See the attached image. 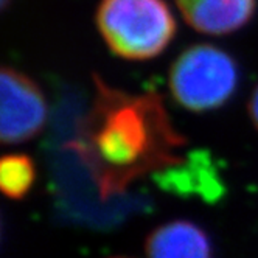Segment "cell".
I'll return each instance as SVG.
<instances>
[{"mask_svg": "<svg viewBox=\"0 0 258 258\" xmlns=\"http://www.w3.org/2000/svg\"><path fill=\"white\" fill-rule=\"evenodd\" d=\"M183 143L154 95H127L97 83V98L80 136L78 153L87 162L103 195L174 163Z\"/></svg>", "mask_w": 258, "mask_h": 258, "instance_id": "obj_1", "label": "cell"}, {"mask_svg": "<svg viewBox=\"0 0 258 258\" xmlns=\"http://www.w3.org/2000/svg\"><path fill=\"white\" fill-rule=\"evenodd\" d=\"M95 21L109 50L127 61L159 56L176 34V21L163 0H100Z\"/></svg>", "mask_w": 258, "mask_h": 258, "instance_id": "obj_2", "label": "cell"}, {"mask_svg": "<svg viewBox=\"0 0 258 258\" xmlns=\"http://www.w3.org/2000/svg\"><path fill=\"white\" fill-rule=\"evenodd\" d=\"M239 81L238 66L227 51L212 44H195L174 59L168 87L174 101L190 112L224 106Z\"/></svg>", "mask_w": 258, "mask_h": 258, "instance_id": "obj_3", "label": "cell"}, {"mask_svg": "<svg viewBox=\"0 0 258 258\" xmlns=\"http://www.w3.org/2000/svg\"><path fill=\"white\" fill-rule=\"evenodd\" d=\"M0 139L19 145L38 136L48 117L44 92L24 72L5 66L0 72Z\"/></svg>", "mask_w": 258, "mask_h": 258, "instance_id": "obj_4", "label": "cell"}, {"mask_svg": "<svg viewBox=\"0 0 258 258\" xmlns=\"http://www.w3.org/2000/svg\"><path fill=\"white\" fill-rule=\"evenodd\" d=\"M183 21L204 34H229L247 25L256 0H176Z\"/></svg>", "mask_w": 258, "mask_h": 258, "instance_id": "obj_5", "label": "cell"}, {"mask_svg": "<svg viewBox=\"0 0 258 258\" xmlns=\"http://www.w3.org/2000/svg\"><path fill=\"white\" fill-rule=\"evenodd\" d=\"M146 258H212L206 230L187 219H174L156 227L145 241Z\"/></svg>", "mask_w": 258, "mask_h": 258, "instance_id": "obj_6", "label": "cell"}, {"mask_svg": "<svg viewBox=\"0 0 258 258\" xmlns=\"http://www.w3.org/2000/svg\"><path fill=\"white\" fill-rule=\"evenodd\" d=\"M34 162L25 154H8L0 160V188L11 199L25 198L34 185Z\"/></svg>", "mask_w": 258, "mask_h": 258, "instance_id": "obj_7", "label": "cell"}, {"mask_svg": "<svg viewBox=\"0 0 258 258\" xmlns=\"http://www.w3.org/2000/svg\"><path fill=\"white\" fill-rule=\"evenodd\" d=\"M247 110H249V117H250L253 126L256 127V131H258V84L255 86L252 95H250V100H249V104H247Z\"/></svg>", "mask_w": 258, "mask_h": 258, "instance_id": "obj_8", "label": "cell"}, {"mask_svg": "<svg viewBox=\"0 0 258 258\" xmlns=\"http://www.w3.org/2000/svg\"><path fill=\"white\" fill-rule=\"evenodd\" d=\"M10 2H11V0H0V5H2V8L5 10L10 5Z\"/></svg>", "mask_w": 258, "mask_h": 258, "instance_id": "obj_9", "label": "cell"}, {"mask_svg": "<svg viewBox=\"0 0 258 258\" xmlns=\"http://www.w3.org/2000/svg\"><path fill=\"white\" fill-rule=\"evenodd\" d=\"M112 258H127V256H112Z\"/></svg>", "mask_w": 258, "mask_h": 258, "instance_id": "obj_10", "label": "cell"}]
</instances>
